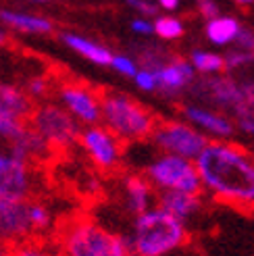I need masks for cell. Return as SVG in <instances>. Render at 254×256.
I'll return each mask as SVG.
<instances>
[{
	"label": "cell",
	"mask_w": 254,
	"mask_h": 256,
	"mask_svg": "<svg viewBox=\"0 0 254 256\" xmlns=\"http://www.w3.org/2000/svg\"><path fill=\"white\" fill-rule=\"evenodd\" d=\"M134 82H136V86L140 90H144V92H154V90H158V78H156V71L154 69L140 67V71L136 73Z\"/></svg>",
	"instance_id": "24"
},
{
	"label": "cell",
	"mask_w": 254,
	"mask_h": 256,
	"mask_svg": "<svg viewBox=\"0 0 254 256\" xmlns=\"http://www.w3.org/2000/svg\"><path fill=\"white\" fill-rule=\"evenodd\" d=\"M62 42H65L73 52H78L80 56L96 62V65H102V67L110 65L112 56H115L108 48L100 46V44H96L92 40H88V38H84V36H78V34H62Z\"/></svg>",
	"instance_id": "17"
},
{
	"label": "cell",
	"mask_w": 254,
	"mask_h": 256,
	"mask_svg": "<svg viewBox=\"0 0 254 256\" xmlns=\"http://www.w3.org/2000/svg\"><path fill=\"white\" fill-rule=\"evenodd\" d=\"M240 32H242L240 21L234 17H227V15H219L214 19H208L206 30H204L208 42H212L214 46H227V44L236 42Z\"/></svg>",
	"instance_id": "19"
},
{
	"label": "cell",
	"mask_w": 254,
	"mask_h": 256,
	"mask_svg": "<svg viewBox=\"0 0 254 256\" xmlns=\"http://www.w3.org/2000/svg\"><path fill=\"white\" fill-rule=\"evenodd\" d=\"M60 256H132L127 236L110 232L90 216L69 219L56 234Z\"/></svg>",
	"instance_id": "3"
},
{
	"label": "cell",
	"mask_w": 254,
	"mask_h": 256,
	"mask_svg": "<svg viewBox=\"0 0 254 256\" xmlns=\"http://www.w3.org/2000/svg\"><path fill=\"white\" fill-rule=\"evenodd\" d=\"M184 117L188 119V123L198 127L202 134H210L217 140H227L234 134V123L227 119L225 114H219L208 108L188 104V106H184Z\"/></svg>",
	"instance_id": "13"
},
{
	"label": "cell",
	"mask_w": 254,
	"mask_h": 256,
	"mask_svg": "<svg viewBox=\"0 0 254 256\" xmlns=\"http://www.w3.org/2000/svg\"><path fill=\"white\" fill-rule=\"evenodd\" d=\"M34 108H36L34 100L25 90L0 82V112H6L17 119L30 121Z\"/></svg>",
	"instance_id": "16"
},
{
	"label": "cell",
	"mask_w": 254,
	"mask_h": 256,
	"mask_svg": "<svg viewBox=\"0 0 254 256\" xmlns=\"http://www.w3.org/2000/svg\"><path fill=\"white\" fill-rule=\"evenodd\" d=\"M152 144L160 152H167V154H177L196 160L202 154V150L208 146V138L192 123L162 121L156 123V130L152 134Z\"/></svg>",
	"instance_id": "8"
},
{
	"label": "cell",
	"mask_w": 254,
	"mask_h": 256,
	"mask_svg": "<svg viewBox=\"0 0 254 256\" xmlns=\"http://www.w3.org/2000/svg\"><path fill=\"white\" fill-rule=\"evenodd\" d=\"M10 256H60V254L56 248L48 246L40 238H34V240L19 242V244H12Z\"/></svg>",
	"instance_id": "22"
},
{
	"label": "cell",
	"mask_w": 254,
	"mask_h": 256,
	"mask_svg": "<svg viewBox=\"0 0 254 256\" xmlns=\"http://www.w3.org/2000/svg\"><path fill=\"white\" fill-rule=\"evenodd\" d=\"M190 62L194 65L196 71L204 73V75H214V73H221L227 65H225V58L214 54V52H206V50H194L192 56H190Z\"/></svg>",
	"instance_id": "21"
},
{
	"label": "cell",
	"mask_w": 254,
	"mask_h": 256,
	"mask_svg": "<svg viewBox=\"0 0 254 256\" xmlns=\"http://www.w3.org/2000/svg\"><path fill=\"white\" fill-rule=\"evenodd\" d=\"M132 30L140 36H150V34H154V23H152L148 17H140V19L132 21Z\"/></svg>",
	"instance_id": "29"
},
{
	"label": "cell",
	"mask_w": 254,
	"mask_h": 256,
	"mask_svg": "<svg viewBox=\"0 0 254 256\" xmlns=\"http://www.w3.org/2000/svg\"><path fill=\"white\" fill-rule=\"evenodd\" d=\"M250 62H254V52H246V50H234L225 56L227 69H240L244 65H250Z\"/></svg>",
	"instance_id": "27"
},
{
	"label": "cell",
	"mask_w": 254,
	"mask_h": 256,
	"mask_svg": "<svg viewBox=\"0 0 254 256\" xmlns=\"http://www.w3.org/2000/svg\"><path fill=\"white\" fill-rule=\"evenodd\" d=\"M236 42H238L240 50H246V52H254V32L242 28V32H240V36H238V40H236Z\"/></svg>",
	"instance_id": "30"
},
{
	"label": "cell",
	"mask_w": 254,
	"mask_h": 256,
	"mask_svg": "<svg viewBox=\"0 0 254 256\" xmlns=\"http://www.w3.org/2000/svg\"><path fill=\"white\" fill-rule=\"evenodd\" d=\"M127 4L136 8L142 17H156V12H158V4L150 2V0H127Z\"/></svg>",
	"instance_id": "28"
},
{
	"label": "cell",
	"mask_w": 254,
	"mask_h": 256,
	"mask_svg": "<svg viewBox=\"0 0 254 256\" xmlns=\"http://www.w3.org/2000/svg\"><path fill=\"white\" fill-rule=\"evenodd\" d=\"M202 190L236 208H254V158L225 140L208 142L196 158Z\"/></svg>",
	"instance_id": "1"
},
{
	"label": "cell",
	"mask_w": 254,
	"mask_h": 256,
	"mask_svg": "<svg viewBox=\"0 0 254 256\" xmlns=\"http://www.w3.org/2000/svg\"><path fill=\"white\" fill-rule=\"evenodd\" d=\"M32 2H48V0H32Z\"/></svg>",
	"instance_id": "37"
},
{
	"label": "cell",
	"mask_w": 254,
	"mask_h": 256,
	"mask_svg": "<svg viewBox=\"0 0 254 256\" xmlns=\"http://www.w3.org/2000/svg\"><path fill=\"white\" fill-rule=\"evenodd\" d=\"M158 206L188 223L202 210V196L190 192H158Z\"/></svg>",
	"instance_id": "15"
},
{
	"label": "cell",
	"mask_w": 254,
	"mask_h": 256,
	"mask_svg": "<svg viewBox=\"0 0 254 256\" xmlns=\"http://www.w3.org/2000/svg\"><path fill=\"white\" fill-rule=\"evenodd\" d=\"M186 32L184 23L177 19V17H171V15H162V17H156L154 21V34L162 40H177L182 38Z\"/></svg>",
	"instance_id": "23"
},
{
	"label": "cell",
	"mask_w": 254,
	"mask_h": 256,
	"mask_svg": "<svg viewBox=\"0 0 254 256\" xmlns=\"http://www.w3.org/2000/svg\"><path fill=\"white\" fill-rule=\"evenodd\" d=\"M30 123L52 150L71 148L75 142H80L84 130L82 123L65 106L54 104V102H40L34 108Z\"/></svg>",
	"instance_id": "7"
},
{
	"label": "cell",
	"mask_w": 254,
	"mask_h": 256,
	"mask_svg": "<svg viewBox=\"0 0 254 256\" xmlns=\"http://www.w3.org/2000/svg\"><path fill=\"white\" fill-rule=\"evenodd\" d=\"M236 2H240V4H252L254 0H236Z\"/></svg>",
	"instance_id": "36"
},
{
	"label": "cell",
	"mask_w": 254,
	"mask_h": 256,
	"mask_svg": "<svg viewBox=\"0 0 254 256\" xmlns=\"http://www.w3.org/2000/svg\"><path fill=\"white\" fill-rule=\"evenodd\" d=\"M56 98L82 125L102 123V94L80 82H60L56 86Z\"/></svg>",
	"instance_id": "10"
},
{
	"label": "cell",
	"mask_w": 254,
	"mask_h": 256,
	"mask_svg": "<svg viewBox=\"0 0 254 256\" xmlns=\"http://www.w3.org/2000/svg\"><path fill=\"white\" fill-rule=\"evenodd\" d=\"M121 202L127 212L138 216V214L150 210L152 206H156L154 204V202H158L156 188L148 182L146 175L130 173V175H125V179L121 182Z\"/></svg>",
	"instance_id": "12"
},
{
	"label": "cell",
	"mask_w": 254,
	"mask_h": 256,
	"mask_svg": "<svg viewBox=\"0 0 254 256\" xmlns=\"http://www.w3.org/2000/svg\"><path fill=\"white\" fill-rule=\"evenodd\" d=\"M188 223L160 208L158 204L150 210L134 216L127 242L132 256H169L188 244Z\"/></svg>",
	"instance_id": "2"
},
{
	"label": "cell",
	"mask_w": 254,
	"mask_h": 256,
	"mask_svg": "<svg viewBox=\"0 0 254 256\" xmlns=\"http://www.w3.org/2000/svg\"><path fill=\"white\" fill-rule=\"evenodd\" d=\"M92 164L102 171V173H112L121 167L123 162V142L112 134L104 125H88L82 130L80 142H78Z\"/></svg>",
	"instance_id": "9"
},
{
	"label": "cell",
	"mask_w": 254,
	"mask_h": 256,
	"mask_svg": "<svg viewBox=\"0 0 254 256\" xmlns=\"http://www.w3.org/2000/svg\"><path fill=\"white\" fill-rule=\"evenodd\" d=\"M110 67L115 71H119L121 75H125V78H136V73L140 71L138 62L132 56H125V54H115V56H112Z\"/></svg>",
	"instance_id": "25"
},
{
	"label": "cell",
	"mask_w": 254,
	"mask_h": 256,
	"mask_svg": "<svg viewBox=\"0 0 254 256\" xmlns=\"http://www.w3.org/2000/svg\"><path fill=\"white\" fill-rule=\"evenodd\" d=\"M0 19L12 30H19L25 34H52L54 25L50 19L40 15H30V12H17V10H2Z\"/></svg>",
	"instance_id": "18"
},
{
	"label": "cell",
	"mask_w": 254,
	"mask_h": 256,
	"mask_svg": "<svg viewBox=\"0 0 254 256\" xmlns=\"http://www.w3.org/2000/svg\"><path fill=\"white\" fill-rule=\"evenodd\" d=\"M102 125L115 134L123 144L142 142L152 138L156 119L146 106L119 92L102 94Z\"/></svg>",
	"instance_id": "4"
},
{
	"label": "cell",
	"mask_w": 254,
	"mask_h": 256,
	"mask_svg": "<svg viewBox=\"0 0 254 256\" xmlns=\"http://www.w3.org/2000/svg\"><path fill=\"white\" fill-rule=\"evenodd\" d=\"M180 2L182 0H156V4L164 10H175L177 6H180Z\"/></svg>",
	"instance_id": "33"
},
{
	"label": "cell",
	"mask_w": 254,
	"mask_h": 256,
	"mask_svg": "<svg viewBox=\"0 0 254 256\" xmlns=\"http://www.w3.org/2000/svg\"><path fill=\"white\" fill-rule=\"evenodd\" d=\"M6 42V36H4V32H0V46H2Z\"/></svg>",
	"instance_id": "35"
},
{
	"label": "cell",
	"mask_w": 254,
	"mask_h": 256,
	"mask_svg": "<svg viewBox=\"0 0 254 256\" xmlns=\"http://www.w3.org/2000/svg\"><path fill=\"white\" fill-rule=\"evenodd\" d=\"M28 130H30V121L17 119L6 112H0V140H4L8 146L19 142Z\"/></svg>",
	"instance_id": "20"
},
{
	"label": "cell",
	"mask_w": 254,
	"mask_h": 256,
	"mask_svg": "<svg viewBox=\"0 0 254 256\" xmlns=\"http://www.w3.org/2000/svg\"><path fill=\"white\" fill-rule=\"evenodd\" d=\"M25 92L32 96V100H44L50 92V82L44 80V78H34V80H30Z\"/></svg>",
	"instance_id": "26"
},
{
	"label": "cell",
	"mask_w": 254,
	"mask_h": 256,
	"mask_svg": "<svg viewBox=\"0 0 254 256\" xmlns=\"http://www.w3.org/2000/svg\"><path fill=\"white\" fill-rule=\"evenodd\" d=\"M52 229V210L36 198H25L0 206V242L12 246L42 238Z\"/></svg>",
	"instance_id": "5"
},
{
	"label": "cell",
	"mask_w": 254,
	"mask_h": 256,
	"mask_svg": "<svg viewBox=\"0 0 254 256\" xmlns=\"http://www.w3.org/2000/svg\"><path fill=\"white\" fill-rule=\"evenodd\" d=\"M0 256H10V246L4 242H0Z\"/></svg>",
	"instance_id": "34"
},
{
	"label": "cell",
	"mask_w": 254,
	"mask_h": 256,
	"mask_svg": "<svg viewBox=\"0 0 254 256\" xmlns=\"http://www.w3.org/2000/svg\"><path fill=\"white\" fill-rule=\"evenodd\" d=\"M240 130H242L244 134H248V136H254V112L240 117Z\"/></svg>",
	"instance_id": "32"
},
{
	"label": "cell",
	"mask_w": 254,
	"mask_h": 256,
	"mask_svg": "<svg viewBox=\"0 0 254 256\" xmlns=\"http://www.w3.org/2000/svg\"><path fill=\"white\" fill-rule=\"evenodd\" d=\"M194 65L184 58H171L162 67L156 69L158 90L164 94H177L184 88H188L194 80Z\"/></svg>",
	"instance_id": "14"
},
{
	"label": "cell",
	"mask_w": 254,
	"mask_h": 256,
	"mask_svg": "<svg viewBox=\"0 0 254 256\" xmlns=\"http://www.w3.org/2000/svg\"><path fill=\"white\" fill-rule=\"evenodd\" d=\"M30 164L12 152H0V206L32 198L34 173Z\"/></svg>",
	"instance_id": "11"
},
{
	"label": "cell",
	"mask_w": 254,
	"mask_h": 256,
	"mask_svg": "<svg viewBox=\"0 0 254 256\" xmlns=\"http://www.w3.org/2000/svg\"><path fill=\"white\" fill-rule=\"evenodd\" d=\"M198 8L206 19L219 17V6L214 4V0H198Z\"/></svg>",
	"instance_id": "31"
},
{
	"label": "cell",
	"mask_w": 254,
	"mask_h": 256,
	"mask_svg": "<svg viewBox=\"0 0 254 256\" xmlns=\"http://www.w3.org/2000/svg\"><path fill=\"white\" fill-rule=\"evenodd\" d=\"M144 175L156 188V192H190V194L204 192L196 160L177 154L160 152L154 158H150L144 167Z\"/></svg>",
	"instance_id": "6"
}]
</instances>
